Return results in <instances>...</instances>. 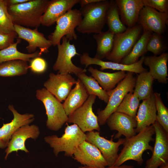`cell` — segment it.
<instances>
[{"label": "cell", "instance_id": "6da1fadb", "mask_svg": "<svg viewBox=\"0 0 168 168\" xmlns=\"http://www.w3.org/2000/svg\"><path fill=\"white\" fill-rule=\"evenodd\" d=\"M154 134L155 130L152 125L133 136L125 138L123 147L114 166H120L129 160L135 161L139 165H142L143 161V152L147 150L153 151V147L149 143L154 140L152 137Z\"/></svg>", "mask_w": 168, "mask_h": 168}, {"label": "cell", "instance_id": "7a4b0ae2", "mask_svg": "<svg viewBox=\"0 0 168 168\" xmlns=\"http://www.w3.org/2000/svg\"><path fill=\"white\" fill-rule=\"evenodd\" d=\"M49 1L30 0L21 4L8 6V11L14 25L38 28L41 25V16Z\"/></svg>", "mask_w": 168, "mask_h": 168}, {"label": "cell", "instance_id": "3957f363", "mask_svg": "<svg viewBox=\"0 0 168 168\" xmlns=\"http://www.w3.org/2000/svg\"><path fill=\"white\" fill-rule=\"evenodd\" d=\"M109 4L110 1L101 0L81 7L79 10L82 19L76 28L77 31L87 34L101 32L106 24V16Z\"/></svg>", "mask_w": 168, "mask_h": 168}, {"label": "cell", "instance_id": "277c9868", "mask_svg": "<svg viewBox=\"0 0 168 168\" xmlns=\"http://www.w3.org/2000/svg\"><path fill=\"white\" fill-rule=\"evenodd\" d=\"M86 139V134L76 124L65 127L64 133L60 137L56 135L46 136L45 141L53 148L56 156L60 152H65V156H72L77 147Z\"/></svg>", "mask_w": 168, "mask_h": 168}, {"label": "cell", "instance_id": "5b68a950", "mask_svg": "<svg viewBox=\"0 0 168 168\" xmlns=\"http://www.w3.org/2000/svg\"><path fill=\"white\" fill-rule=\"evenodd\" d=\"M134 73L128 72L124 78L113 89L107 91L109 99L105 108L97 111V118L99 125L105 124L108 117L116 110L125 95L133 91L136 78Z\"/></svg>", "mask_w": 168, "mask_h": 168}, {"label": "cell", "instance_id": "8992f818", "mask_svg": "<svg viewBox=\"0 0 168 168\" xmlns=\"http://www.w3.org/2000/svg\"><path fill=\"white\" fill-rule=\"evenodd\" d=\"M36 97L44 106L47 117V127L53 131L60 129L68 119L63 104L45 88L37 90Z\"/></svg>", "mask_w": 168, "mask_h": 168}, {"label": "cell", "instance_id": "52a82bcc", "mask_svg": "<svg viewBox=\"0 0 168 168\" xmlns=\"http://www.w3.org/2000/svg\"><path fill=\"white\" fill-rule=\"evenodd\" d=\"M143 30L141 26L136 24L127 27L124 32L114 35L112 49L106 57L108 60L120 63L121 60L131 51Z\"/></svg>", "mask_w": 168, "mask_h": 168}, {"label": "cell", "instance_id": "ba28073f", "mask_svg": "<svg viewBox=\"0 0 168 168\" xmlns=\"http://www.w3.org/2000/svg\"><path fill=\"white\" fill-rule=\"evenodd\" d=\"M82 19L80 10L76 9L70 10L60 17L56 22L54 32L48 36L52 45L60 44L64 36L70 40H77V36L75 29L79 25Z\"/></svg>", "mask_w": 168, "mask_h": 168}, {"label": "cell", "instance_id": "9c48e42d", "mask_svg": "<svg viewBox=\"0 0 168 168\" xmlns=\"http://www.w3.org/2000/svg\"><path fill=\"white\" fill-rule=\"evenodd\" d=\"M96 97L89 95L84 104L68 116L67 122L76 124L84 133L94 130L99 131L100 128L97 117L92 110Z\"/></svg>", "mask_w": 168, "mask_h": 168}, {"label": "cell", "instance_id": "30bf717a", "mask_svg": "<svg viewBox=\"0 0 168 168\" xmlns=\"http://www.w3.org/2000/svg\"><path fill=\"white\" fill-rule=\"evenodd\" d=\"M61 44L57 45L58 54L56 60L53 66V69L58 71L59 73H72L77 75L86 70L75 65L72 62V58L80 54L77 52L74 44H71L70 40L65 36L62 38Z\"/></svg>", "mask_w": 168, "mask_h": 168}, {"label": "cell", "instance_id": "8fae6325", "mask_svg": "<svg viewBox=\"0 0 168 168\" xmlns=\"http://www.w3.org/2000/svg\"><path fill=\"white\" fill-rule=\"evenodd\" d=\"M86 135V141L99 149L107 162L108 166H114L118 156L119 147L123 144L125 139L119 138L115 142L113 141V135L109 140L100 136L99 131H93L87 132Z\"/></svg>", "mask_w": 168, "mask_h": 168}, {"label": "cell", "instance_id": "7c38bea8", "mask_svg": "<svg viewBox=\"0 0 168 168\" xmlns=\"http://www.w3.org/2000/svg\"><path fill=\"white\" fill-rule=\"evenodd\" d=\"M155 139L152 154L146 162L145 168H158L168 162V133L156 120L152 124Z\"/></svg>", "mask_w": 168, "mask_h": 168}, {"label": "cell", "instance_id": "4fadbf2b", "mask_svg": "<svg viewBox=\"0 0 168 168\" xmlns=\"http://www.w3.org/2000/svg\"><path fill=\"white\" fill-rule=\"evenodd\" d=\"M168 13L160 12L155 9L144 6L139 15L138 22L143 31L162 35L168 25Z\"/></svg>", "mask_w": 168, "mask_h": 168}, {"label": "cell", "instance_id": "5bb4252c", "mask_svg": "<svg viewBox=\"0 0 168 168\" xmlns=\"http://www.w3.org/2000/svg\"><path fill=\"white\" fill-rule=\"evenodd\" d=\"M14 26L17 37L28 43L26 49L29 54L35 52L38 48L41 56L42 53L48 52L49 49L52 46L51 41L47 39L43 33L39 31L38 28L32 29L16 25Z\"/></svg>", "mask_w": 168, "mask_h": 168}, {"label": "cell", "instance_id": "9a60e30c", "mask_svg": "<svg viewBox=\"0 0 168 168\" xmlns=\"http://www.w3.org/2000/svg\"><path fill=\"white\" fill-rule=\"evenodd\" d=\"M77 80L70 73L55 74L51 72L44 84V88L60 102L65 100Z\"/></svg>", "mask_w": 168, "mask_h": 168}, {"label": "cell", "instance_id": "2e32d148", "mask_svg": "<svg viewBox=\"0 0 168 168\" xmlns=\"http://www.w3.org/2000/svg\"><path fill=\"white\" fill-rule=\"evenodd\" d=\"M73 158L84 166L101 168L108 164L99 149L93 144L85 141L76 149Z\"/></svg>", "mask_w": 168, "mask_h": 168}, {"label": "cell", "instance_id": "e0dca14e", "mask_svg": "<svg viewBox=\"0 0 168 168\" xmlns=\"http://www.w3.org/2000/svg\"><path fill=\"white\" fill-rule=\"evenodd\" d=\"M8 108L12 113L13 119L10 122L3 124L0 128V148L7 147L13 133L19 128L30 124L34 120V115L31 114H21L18 113L12 105Z\"/></svg>", "mask_w": 168, "mask_h": 168}, {"label": "cell", "instance_id": "ac0fdd59", "mask_svg": "<svg viewBox=\"0 0 168 168\" xmlns=\"http://www.w3.org/2000/svg\"><path fill=\"white\" fill-rule=\"evenodd\" d=\"M144 57V56H142L139 60L130 65L124 64L121 63L110 61H104L95 58L91 57L89 54L87 52L83 53L80 56V60L81 63L85 65V68L90 65L94 64L100 66V69L101 71L106 69H111L139 74L147 71L142 66Z\"/></svg>", "mask_w": 168, "mask_h": 168}, {"label": "cell", "instance_id": "d6986e66", "mask_svg": "<svg viewBox=\"0 0 168 168\" xmlns=\"http://www.w3.org/2000/svg\"><path fill=\"white\" fill-rule=\"evenodd\" d=\"M40 132L39 127L35 124L23 125L18 128L12 134L5 152V159L6 160L9 155L13 152L18 150L29 152L25 145L27 139L31 138L35 140L39 136Z\"/></svg>", "mask_w": 168, "mask_h": 168}, {"label": "cell", "instance_id": "ffe728a7", "mask_svg": "<svg viewBox=\"0 0 168 168\" xmlns=\"http://www.w3.org/2000/svg\"><path fill=\"white\" fill-rule=\"evenodd\" d=\"M106 123L111 130L118 131L114 139H119L122 135L128 138L137 133L135 130L137 125L136 118L125 114L115 112L108 117Z\"/></svg>", "mask_w": 168, "mask_h": 168}, {"label": "cell", "instance_id": "44dd1931", "mask_svg": "<svg viewBox=\"0 0 168 168\" xmlns=\"http://www.w3.org/2000/svg\"><path fill=\"white\" fill-rule=\"evenodd\" d=\"M79 0H49L41 16V25L49 26L78 3Z\"/></svg>", "mask_w": 168, "mask_h": 168}, {"label": "cell", "instance_id": "7402d4cb", "mask_svg": "<svg viewBox=\"0 0 168 168\" xmlns=\"http://www.w3.org/2000/svg\"><path fill=\"white\" fill-rule=\"evenodd\" d=\"M120 19L127 27L138 23L140 12L144 7L142 0H115Z\"/></svg>", "mask_w": 168, "mask_h": 168}, {"label": "cell", "instance_id": "603a6c76", "mask_svg": "<svg viewBox=\"0 0 168 168\" xmlns=\"http://www.w3.org/2000/svg\"><path fill=\"white\" fill-rule=\"evenodd\" d=\"M139 107L136 116L137 125L135 129L138 133L153 124L156 121V110L154 92L149 97L142 100Z\"/></svg>", "mask_w": 168, "mask_h": 168}, {"label": "cell", "instance_id": "cb8c5ba5", "mask_svg": "<svg viewBox=\"0 0 168 168\" xmlns=\"http://www.w3.org/2000/svg\"><path fill=\"white\" fill-rule=\"evenodd\" d=\"M168 54L163 53L159 56H145L143 63L149 68V72L154 80L166 84L168 80L167 62Z\"/></svg>", "mask_w": 168, "mask_h": 168}, {"label": "cell", "instance_id": "d4e9b609", "mask_svg": "<svg viewBox=\"0 0 168 168\" xmlns=\"http://www.w3.org/2000/svg\"><path fill=\"white\" fill-rule=\"evenodd\" d=\"M77 81L74 88L71 90L63 104L68 116L81 106L89 96L81 82L79 79Z\"/></svg>", "mask_w": 168, "mask_h": 168}, {"label": "cell", "instance_id": "484cf974", "mask_svg": "<svg viewBox=\"0 0 168 168\" xmlns=\"http://www.w3.org/2000/svg\"><path fill=\"white\" fill-rule=\"evenodd\" d=\"M88 70L101 88L107 92L114 88L116 85L123 80L126 75L125 71L104 72L91 67H90Z\"/></svg>", "mask_w": 168, "mask_h": 168}, {"label": "cell", "instance_id": "4316f807", "mask_svg": "<svg viewBox=\"0 0 168 168\" xmlns=\"http://www.w3.org/2000/svg\"><path fill=\"white\" fill-rule=\"evenodd\" d=\"M21 42V39L18 38L16 42L0 50V63L17 60L30 61L32 59L40 56L38 51L31 54H26L19 51L17 49V45Z\"/></svg>", "mask_w": 168, "mask_h": 168}, {"label": "cell", "instance_id": "83f0119b", "mask_svg": "<svg viewBox=\"0 0 168 168\" xmlns=\"http://www.w3.org/2000/svg\"><path fill=\"white\" fill-rule=\"evenodd\" d=\"M143 31L130 52L120 62L121 63L130 65L135 63L138 61L140 57L144 56L147 52V45L152 33Z\"/></svg>", "mask_w": 168, "mask_h": 168}, {"label": "cell", "instance_id": "f1b7e54d", "mask_svg": "<svg viewBox=\"0 0 168 168\" xmlns=\"http://www.w3.org/2000/svg\"><path fill=\"white\" fill-rule=\"evenodd\" d=\"M114 35L109 30L93 35V38L97 45L96 53L94 58L102 60L109 55L113 48Z\"/></svg>", "mask_w": 168, "mask_h": 168}, {"label": "cell", "instance_id": "f546056e", "mask_svg": "<svg viewBox=\"0 0 168 168\" xmlns=\"http://www.w3.org/2000/svg\"><path fill=\"white\" fill-rule=\"evenodd\" d=\"M154 80L147 71L141 72L138 75L133 92L140 100L148 98L153 92L152 84Z\"/></svg>", "mask_w": 168, "mask_h": 168}, {"label": "cell", "instance_id": "4dcf8cb0", "mask_svg": "<svg viewBox=\"0 0 168 168\" xmlns=\"http://www.w3.org/2000/svg\"><path fill=\"white\" fill-rule=\"evenodd\" d=\"M119 9L115 0L110 1L109 5L106 16V24L108 30L114 35L122 33L127 27L122 22Z\"/></svg>", "mask_w": 168, "mask_h": 168}, {"label": "cell", "instance_id": "1f68e13d", "mask_svg": "<svg viewBox=\"0 0 168 168\" xmlns=\"http://www.w3.org/2000/svg\"><path fill=\"white\" fill-rule=\"evenodd\" d=\"M29 68L27 62L19 60L0 63V77H10L26 74Z\"/></svg>", "mask_w": 168, "mask_h": 168}, {"label": "cell", "instance_id": "d6a6232c", "mask_svg": "<svg viewBox=\"0 0 168 168\" xmlns=\"http://www.w3.org/2000/svg\"><path fill=\"white\" fill-rule=\"evenodd\" d=\"M77 76L84 85L89 95H95L105 102H108L109 96L107 92L100 86L94 78L87 76L85 72H81Z\"/></svg>", "mask_w": 168, "mask_h": 168}, {"label": "cell", "instance_id": "836d02e7", "mask_svg": "<svg viewBox=\"0 0 168 168\" xmlns=\"http://www.w3.org/2000/svg\"><path fill=\"white\" fill-rule=\"evenodd\" d=\"M133 91L125 95L115 112L122 113L132 117L136 118L137 110L139 105L140 100L136 95L133 93Z\"/></svg>", "mask_w": 168, "mask_h": 168}, {"label": "cell", "instance_id": "e575fe53", "mask_svg": "<svg viewBox=\"0 0 168 168\" xmlns=\"http://www.w3.org/2000/svg\"><path fill=\"white\" fill-rule=\"evenodd\" d=\"M14 26L8 11L7 0H0V33L9 34L14 32Z\"/></svg>", "mask_w": 168, "mask_h": 168}, {"label": "cell", "instance_id": "d590c367", "mask_svg": "<svg viewBox=\"0 0 168 168\" xmlns=\"http://www.w3.org/2000/svg\"><path fill=\"white\" fill-rule=\"evenodd\" d=\"M156 110V120L168 133V109L163 103L160 93H154Z\"/></svg>", "mask_w": 168, "mask_h": 168}, {"label": "cell", "instance_id": "8d00e7d4", "mask_svg": "<svg viewBox=\"0 0 168 168\" xmlns=\"http://www.w3.org/2000/svg\"><path fill=\"white\" fill-rule=\"evenodd\" d=\"M147 49V51L157 56L165 53L167 49V45L162 35L152 33L148 41Z\"/></svg>", "mask_w": 168, "mask_h": 168}, {"label": "cell", "instance_id": "74e56055", "mask_svg": "<svg viewBox=\"0 0 168 168\" xmlns=\"http://www.w3.org/2000/svg\"><path fill=\"white\" fill-rule=\"evenodd\" d=\"M144 6H147L162 13H168V0H142Z\"/></svg>", "mask_w": 168, "mask_h": 168}, {"label": "cell", "instance_id": "f35d334b", "mask_svg": "<svg viewBox=\"0 0 168 168\" xmlns=\"http://www.w3.org/2000/svg\"><path fill=\"white\" fill-rule=\"evenodd\" d=\"M29 68L33 72L37 74L44 73L46 70L47 63L44 58L37 57L30 61Z\"/></svg>", "mask_w": 168, "mask_h": 168}, {"label": "cell", "instance_id": "ab89813d", "mask_svg": "<svg viewBox=\"0 0 168 168\" xmlns=\"http://www.w3.org/2000/svg\"><path fill=\"white\" fill-rule=\"evenodd\" d=\"M17 36L15 31L9 34L0 33V48L1 49L5 48L14 43V39Z\"/></svg>", "mask_w": 168, "mask_h": 168}, {"label": "cell", "instance_id": "60d3db41", "mask_svg": "<svg viewBox=\"0 0 168 168\" xmlns=\"http://www.w3.org/2000/svg\"><path fill=\"white\" fill-rule=\"evenodd\" d=\"M134 166L132 165H122L119 166H108V167H105L101 168H133ZM78 168H94L84 166H80Z\"/></svg>", "mask_w": 168, "mask_h": 168}, {"label": "cell", "instance_id": "b9f144b4", "mask_svg": "<svg viewBox=\"0 0 168 168\" xmlns=\"http://www.w3.org/2000/svg\"><path fill=\"white\" fill-rule=\"evenodd\" d=\"M101 0H79L78 3L80 4L81 7L85 5L92 3L100 2Z\"/></svg>", "mask_w": 168, "mask_h": 168}, {"label": "cell", "instance_id": "7bdbcfd3", "mask_svg": "<svg viewBox=\"0 0 168 168\" xmlns=\"http://www.w3.org/2000/svg\"><path fill=\"white\" fill-rule=\"evenodd\" d=\"M30 0H7L8 6L14 5L24 3Z\"/></svg>", "mask_w": 168, "mask_h": 168}, {"label": "cell", "instance_id": "ee69618b", "mask_svg": "<svg viewBox=\"0 0 168 168\" xmlns=\"http://www.w3.org/2000/svg\"><path fill=\"white\" fill-rule=\"evenodd\" d=\"M159 168H168V162L160 166Z\"/></svg>", "mask_w": 168, "mask_h": 168}, {"label": "cell", "instance_id": "f6af8a7d", "mask_svg": "<svg viewBox=\"0 0 168 168\" xmlns=\"http://www.w3.org/2000/svg\"><path fill=\"white\" fill-rule=\"evenodd\" d=\"M1 49L0 48V50Z\"/></svg>", "mask_w": 168, "mask_h": 168}, {"label": "cell", "instance_id": "bcb514c9", "mask_svg": "<svg viewBox=\"0 0 168 168\" xmlns=\"http://www.w3.org/2000/svg\"></svg>", "mask_w": 168, "mask_h": 168}]
</instances>
